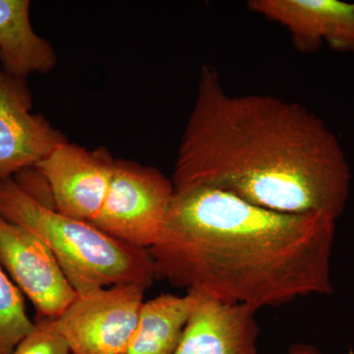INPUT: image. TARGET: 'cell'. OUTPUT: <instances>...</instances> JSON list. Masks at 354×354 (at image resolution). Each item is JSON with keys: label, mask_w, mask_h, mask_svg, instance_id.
Segmentation results:
<instances>
[{"label": "cell", "mask_w": 354, "mask_h": 354, "mask_svg": "<svg viewBox=\"0 0 354 354\" xmlns=\"http://www.w3.org/2000/svg\"><path fill=\"white\" fill-rule=\"evenodd\" d=\"M254 13L283 26L298 53H316L323 44L354 53V3L339 0H251Z\"/></svg>", "instance_id": "9c48e42d"}, {"label": "cell", "mask_w": 354, "mask_h": 354, "mask_svg": "<svg viewBox=\"0 0 354 354\" xmlns=\"http://www.w3.org/2000/svg\"><path fill=\"white\" fill-rule=\"evenodd\" d=\"M12 354H72L51 320L36 319L34 328Z\"/></svg>", "instance_id": "5bb4252c"}, {"label": "cell", "mask_w": 354, "mask_h": 354, "mask_svg": "<svg viewBox=\"0 0 354 354\" xmlns=\"http://www.w3.org/2000/svg\"><path fill=\"white\" fill-rule=\"evenodd\" d=\"M34 325L23 293L0 265V354H12Z\"/></svg>", "instance_id": "4fadbf2b"}, {"label": "cell", "mask_w": 354, "mask_h": 354, "mask_svg": "<svg viewBox=\"0 0 354 354\" xmlns=\"http://www.w3.org/2000/svg\"><path fill=\"white\" fill-rule=\"evenodd\" d=\"M114 165L115 160L106 147L88 150L66 142L35 169L50 188L55 209L93 223L106 201Z\"/></svg>", "instance_id": "52a82bcc"}, {"label": "cell", "mask_w": 354, "mask_h": 354, "mask_svg": "<svg viewBox=\"0 0 354 354\" xmlns=\"http://www.w3.org/2000/svg\"><path fill=\"white\" fill-rule=\"evenodd\" d=\"M29 0H0V64L7 74L26 77L55 68L57 53L32 29Z\"/></svg>", "instance_id": "8fae6325"}, {"label": "cell", "mask_w": 354, "mask_h": 354, "mask_svg": "<svg viewBox=\"0 0 354 354\" xmlns=\"http://www.w3.org/2000/svg\"><path fill=\"white\" fill-rule=\"evenodd\" d=\"M26 79L0 68V180L34 169L68 142L43 114L32 113Z\"/></svg>", "instance_id": "ba28073f"}, {"label": "cell", "mask_w": 354, "mask_h": 354, "mask_svg": "<svg viewBox=\"0 0 354 354\" xmlns=\"http://www.w3.org/2000/svg\"><path fill=\"white\" fill-rule=\"evenodd\" d=\"M335 223L288 214L199 187L174 191L150 249L156 281L256 311L332 295Z\"/></svg>", "instance_id": "7a4b0ae2"}, {"label": "cell", "mask_w": 354, "mask_h": 354, "mask_svg": "<svg viewBox=\"0 0 354 354\" xmlns=\"http://www.w3.org/2000/svg\"><path fill=\"white\" fill-rule=\"evenodd\" d=\"M256 312L199 293L174 354H259Z\"/></svg>", "instance_id": "30bf717a"}, {"label": "cell", "mask_w": 354, "mask_h": 354, "mask_svg": "<svg viewBox=\"0 0 354 354\" xmlns=\"http://www.w3.org/2000/svg\"><path fill=\"white\" fill-rule=\"evenodd\" d=\"M145 291L128 285L77 295L51 323L72 354H125L145 302Z\"/></svg>", "instance_id": "5b68a950"}, {"label": "cell", "mask_w": 354, "mask_h": 354, "mask_svg": "<svg viewBox=\"0 0 354 354\" xmlns=\"http://www.w3.org/2000/svg\"><path fill=\"white\" fill-rule=\"evenodd\" d=\"M174 186L160 169L115 160L113 179L94 225L116 241L151 248L167 221Z\"/></svg>", "instance_id": "277c9868"}, {"label": "cell", "mask_w": 354, "mask_h": 354, "mask_svg": "<svg viewBox=\"0 0 354 354\" xmlns=\"http://www.w3.org/2000/svg\"><path fill=\"white\" fill-rule=\"evenodd\" d=\"M288 354H322L320 351L307 344H293L290 346Z\"/></svg>", "instance_id": "9a60e30c"}, {"label": "cell", "mask_w": 354, "mask_h": 354, "mask_svg": "<svg viewBox=\"0 0 354 354\" xmlns=\"http://www.w3.org/2000/svg\"><path fill=\"white\" fill-rule=\"evenodd\" d=\"M198 298L196 291H188L184 295L164 293L144 302L125 354L176 353Z\"/></svg>", "instance_id": "7c38bea8"}, {"label": "cell", "mask_w": 354, "mask_h": 354, "mask_svg": "<svg viewBox=\"0 0 354 354\" xmlns=\"http://www.w3.org/2000/svg\"><path fill=\"white\" fill-rule=\"evenodd\" d=\"M0 265L37 318L55 320L77 297L48 246L36 234L0 216Z\"/></svg>", "instance_id": "8992f818"}, {"label": "cell", "mask_w": 354, "mask_h": 354, "mask_svg": "<svg viewBox=\"0 0 354 354\" xmlns=\"http://www.w3.org/2000/svg\"><path fill=\"white\" fill-rule=\"evenodd\" d=\"M171 179L176 192L213 188L261 208L335 221L351 187L346 153L322 118L274 95L228 94L209 64L200 72Z\"/></svg>", "instance_id": "6da1fadb"}, {"label": "cell", "mask_w": 354, "mask_h": 354, "mask_svg": "<svg viewBox=\"0 0 354 354\" xmlns=\"http://www.w3.org/2000/svg\"><path fill=\"white\" fill-rule=\"evenodd\" d=\"M0 216L27 228L48 246L78 295L118 286L147 290L156 281L149 250L62 215L26 192L13 177L0 180Z\"/></svg>", "instance_id": "3957f363"}]
</instances>
